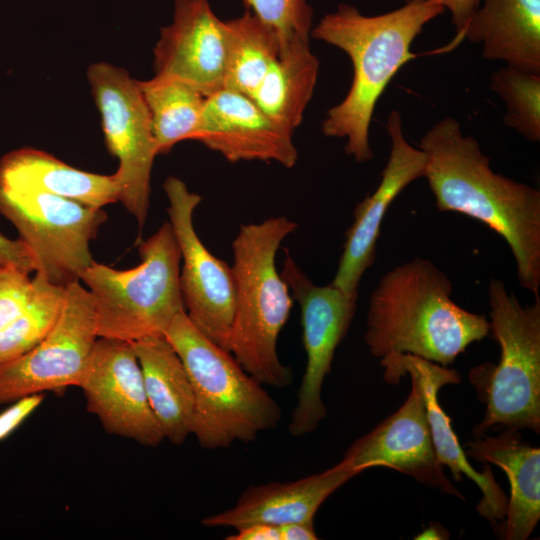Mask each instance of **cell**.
Masks as SVG:
<instances>
[{
    "label": "cell",
    "instance_id": "cell-12",
    "mask_svg": "<svg viewBox=\"0 0 540 540\" xmlns=\"http://www.w3.org/2000/svg\"><path fill=\"white\" fill-rule=\"evenodd\" d=\"M98 338L94 300L74 282L52 330L29 351L0 363V405L79 386Z\"/></svg>",
    "mask_w": 540,
    "mask_h": 540
},
{
    "label": "cell",
    "instance_id": "cell-22",
    "mask_svg": "<svg viewBox=\"0 0 540 540\" xmlns=\"http://www.w3.org/2000/svg\"><path fill=\"white\" fill-rule=\"evenodd\" d=\"M403 355L421 376L425 389L427 417L439 462L449 468L455 481H461L465 475L478 486L482 497L476 509L481 516L492 523L502 522L507 510L508 497L497 483L489 464H485L482 472L472 467L452 428L450 417L438 403L441 387L459 383L460 374L455 369L418 356Z\"/></svg>",
    "mask_w": 540,
    "mask_h": 540
},
{
    "label": "cell",
    "instance_id": "cell-15",
    "mask_svg": "<svg viewBox=\"0 0 540 540\" xmlns=\"http://www.w3.org/2000/svg\"><path fill=\"white\" fill-rule=\"evenodd\" d=\"M385 128L391 142L388 161L377 188L354 209V220L346 232L331 282L345 292H358L364 273L374 263L381 224L392 202L408 185L424 177L426 155L405 139L397 110L390 112Z\"/></svg>",
    "mask_w": 540,
    "mask_h": 540
},
{
    "label": "cell",
    "instance_id": "cell-7",
    "mask_svg": "<svg viewBox=\"0 0 540 540\" xmlns=\"http://www.w3.org/2000/svg\"><path fill=\"white\" fill-rule=\"evenodd\" d=\"M138 250L141 263L134 268L118 270L94 261L81 275L94 300L98 337L133 343L164 336L185 310L181 254L169 221Z\"/></svg>",
    "mask_w": 540,
    "mask_h": 540
},
{
    "label": "cell",
    "instance_id": "cell-14",
    "mask_svg": "<svg viewBox=\"0 0 540 540\" xmlns=\"http://www.w3.org/2000/svg\"><path fill=\"white\" fill-rule=\"evenodd\" d=\"M78 387L107 433L148 447L165 440L132 343L98 337Z\"/></svg>",
    "mask_w": 540,
    "mask_h": 540
},
{
    "label": "cell",
    "instance_id": "cell-17",
    "mask_svg": "<svg viewBox=\"0 0 540 540\" xmlns=\"http://www.w3.org/2000/svg\"><path fill=\"white\" fill-rule=\"evenodd\" d=\"M293 134L247 95L223 88L206 97L192 140L229 162L273 161L292 168L298 159Z\"/></svg>",
    "mask_w": 540,
    "mask_h": 540
},
{
    "label": "cell",
    "instance_id": "cell-19",
    "mask_svg": "<svg viewBox=\"0 0 540 540\" xmlns=\"http://www.w3.org/2000/svg\"><path fill=\"white\" fill-rule=\"evenodd\" d=\"M465 454L477 462L494 464L507 475L510 496L503 522V538L526 540L540 519V449L522 440L517 430L476 437Z\"/></svg>",
    "mask_w": 540,
    "mask_h": 540
},
{
    "label": "cell",
    "instance_id": "cell-9",
    "mask_svg": "<svg viewBox=\"0 0 540 540\" xmlns=\"http://www.w3.org/2000/svg\"><path fill=\"white\" fill-rule=\"evenodd\" d=\"M87 78L107 148L119 160L114 173L119 201L142 227L149 212L151 172L158 151L139 81L106 62L92 64Z\"/></svg>",
    "mask_w": 540,
    "mask_h": 540
},
{
    "label": "cell",
    "instance_id": "cell-5",
    "mask_svg": "<svg viewBox=\"0 0 540 540\" xmlns=\"http://www.w3.org/2000/svg\"><path fill=\"white\" fill-rule=\"evenodd\" d=\"M165 337L180 357L193 390L192 435L205 449L249 443L275 428L281 408L234 356L203 335L185 310L178 313Z\"/></svg>",
    "mask_w": 540,
    "mask_h": 540
},
{
    "label": "cell",
    "instance_id": "cell-20",
    "mask_svg": "<svg viewBox=\"0 0 540 540\" xmlns=\"http://www.w3.org/2000/svg\"><path fill=\"white\" fill-rule=\"evenodd\" d=\"M0 188L48 193L96 209L119 201L115 174L79 170L30 147L12 150L0 159Z\"/></svg>",
    "mask_w": 540,
    "mask_h": 540
},
{
    "label": "cell",
    "instance_id": "cell-26",
    "mask_svg": "<svg viewBox=\"0 0 540 540\" xmlns=\"http://www.w3.org/2000/svg\"><path fill=\"white\" fill-rule=\"evenodd\" d=\"M149 111L158 154L169 152L178 142L192 140L206 96L175 79L153 77L139 81Z\"/></svg>",
    "mask_w": 540,
    "mask_h": 540
},
{
    "label": "cell",
    "instance_id": "cell-8",
    "mask_svg": "<svg viewBox=\"0 0 540 540\" xmlns=\"http://www.w3.org/2000/svg\"><path fill=\"white\" fill-rule=\"evenodd\" d=\"M0 214L16 228L36 275L66 288L80 281L94 259L90 242L107 220L102 209L60 196L0 188Z\"/></svg>",
    "mask_w": 540,
    "mask_h": 540
},
{
    "label": "cell",
    "instance_id": "cell-34",
    "mask_svg": "<svg viewBox=\"0 0 540 540\" xmlns=\"http://www.w3.org/2000/svg\"><path fill=\"white\" fill-rule=\"evenodd\" d=\"M235 534L226 537L227 540H280L279 526L253 523L236 529Z\"/></svg>",
    "mask_w": 540,
    "mask_h": 540
},
{
    "label": "cell",
    "instance_id": "cell-32",
    "mask_svg": "<svg viewBox=\"0 0 540 540\" xmlns=\"http://www.w3.org/2000/svg\"><path fill=\"white\" fill-rule=\"evenodd\" d=\"M0 266L12 267L30 274L35 271L34 259L20 239H9L0 234Z\"/></svg>",
    "mask_w": 540,
    "mask_h": 540
},
{
    "label": "cell",
    "instance_id": "cell-21",
    "mask_svg": "<svg viewBox=\"0 0 540 540\" xmlns=\"http://www.w3.org/2000/svg\"><path fill=\"white\" fill-rule=\"evenodd\" d=\"M461 36L485 59L540 73V0H484Z\"/></svg>",
    "mask_w": 540,
    "mask_h": 540
},
{
    "label": "cell",
    "instance_id": "cell-33",
    "mask_svg": "<svg viewBox=\"0 0 540 540\" xmlns=\"http://www.w3.org/2000/svg\"><path fill=\"white\" fill-rule=\"evenodd\" d=\"M406 2L411 0H405ZM447 8L451 13V22L457 35L465 29L470 17L479 6V0H434Z\"/></svg>",
    "mask_w": 540,
    "mask_h": 540
},
{
    "label": "cell",
    "instance_id": "cell-29",
    "mask_svg": "<svg viewBox=\"0 0 540 540\" xmlns=\"http://www.w3.org/2000/svg\"><path fill=\"white\" fill-rule=\"evenodd\" d=\"M244 3L277 32L281 45L297 38H310L313 9L307 0H244Z\"/></svg>",
    "mask_w": 540,
    "mask_h": 540
},
{
    "label": "cell",
    "instance_id": "cell-36",
    "mask_svg": "<svg viewBox=\"0 0 540 540\" xmlns=\"http://www.w3.org/2000/svg\"><path fill=\"white\" fill-rule=\"evenodd\" d=\"M443 528H440L439 525L437 527L434 526V523L431 524L430 527L423 530L422 533H420L416 538L417 539H444L442 536L447 535L446 533H442Z\"/></svg>",
    "mask_w": 540,
    "mask_h": 540
},
{
    "label": "cell",
    "instance_id": "cell-35",
    "mask_svg": "<svg viewBox=\"0 0 540 540\" xmlns=\"http://www.w3.org/2000/svg\"><path fill=\"white\" fill-rule=\"evenodd\" d=\"M280 528V540H316L313 521L288 523Z\"/></svg>",
    "mask_w": 540,
    "mask_h": 540
},
{
    "label": "cell",
    "instance_id": "cell-10",
    "mask_svg": "<svg viewBox=\"0 0 540 540\" xmlns=\"http://www.w3.org/2000/svg\"><path fill=\"white\" fill-rule=\"evenodd\" d=\"M384 379L398 384L407 374L411 391L402 406L357 439L342 459L359 473L371 467H388L413 477L421 484L464 499L444 472L431 435L426 409L425 389L417 370L401 353L380 359Z\"/></svg>",
    "mask_w": 540,
    "mask_h": 540
},
{
    "label": "cell",
    "instance_id": "cell-25",
    "mask_svg": "<svg viewBox=\"0 0 540 540\" xmlns=\"http://www.w3.org/2000/svg\"><path fill=\"white\" fill-rule=\"evenodd\" d=\"M224 23L227 51L223 88L250 97L278 58L280 38L247 8L241 16Z\"/></svg>",
    "mask_w": 540,
    "mask_h": 540
},
{
    "label": "cell",
    "instance_id": "cell-27",
    "mask_svg": "<svg viewBox=\"0 0 540 540\" xmlns=\"http://www.w3.org/2000/svg\"><path fill=\"white\" fill-rule=\"evenodd\" d=\"M65 298L66 288L36 275L28 304L19 316L0 330V363L37 345L58 321Z\"/></svg>",
    "mask_w": 540,
    "mask_h": 540
},
{
    "label": "cell",
    "instance_id": "cell-30",
    "mask_svg": "<svg viewBox=\"0 0 540 540\" xmlns=\"http://www.w3.org/2000/svg\"><path fill=\"white\" fill-rule=\"evenodd\" d=\"M33 292L29 274L12 267L0 266V330L24 310Z\"/></svg>",
    "mask_w": 540,
    "mask_h": 540
},
{
    "label": "cell",
    "instance_id": "cell-13",
    "mask_svg": "<svg viewBox=\"0 0 540 540\" xmlns=\"http://www.w3.org/2000/svg\"><path fill=\"white\" fill-rule=\"evenodd\" d=\"M163 187L181 254L179 282L185 312L203 335L228 351L236 297L232 266L214 256L196 233L193 215L201 196L175 176L168 177Z\"/></svg>",
    "mask_w": 540,
    "mask_h": 540
},
{
    "label": "cell",
    "instance_id": "cell-23",
    "mask_svg": "<svg viewBox=\"0 0 540 540\" xmlns=\"http://www.w3.org/2000/svg\"><path fill=\"white\" fill-rule=\"evenodd\" d=\"M146 395L165 440L182 444L192 433L194 396L187 371L164 336L132 343Z\"/></svg>",
    "mask_w": 540,
    "mask_h": 540
},
{
    "label": "cell",
    "instance_id": "cell-6",
    "mask_svg": "<svg viewBox=\"0 0 540 540\" xmlns=\"http://www.w3.org/2000/svg\"><path fill=\"white\" fill-rule=\"evenodd\" d=\"M490 334L500 346L496 364L472 368L469 381L486 405L473 434L489 429L540 432V297L523 306L500 279L488 285Z\"/></svg>",
    "mask_w": 540,
    "mask_h": 540
},
{
    "label": "cell",
    "instance_id": "cell-1",
    "mask_svg": "<svg viewBox=\"0 0 540 540\" xmlns=\"http://www.w3.org/2000/svg\"><path fill=\"white\" fill-rule=\"evenodd\" d=\"M424 178L441 212L473 218L500 235L517 266L520 285L539 297L540 192L492 170L479 142L446 117L421 137Z\"/></svg>",
    "mask_w": 540,
    "mask_h": 540
},
{
    "label": "cell",
    "instance_id": "cell-11",
    "mask_svg": "<svg viewBox=\"0 0 540 540\" xmlns=\"http://www.w3.org/2000/svg\"><path fill=\"white\" fill-rule=\"evenodd\" d=\"M280 272L300 308L306 367L291 413L289 433L313 432L326 417L322 386L330 373L337 347L353 320L358 292H345L332 283L319 286L297 265L288 250Z\"/></svg>",
    "mask_w": 540,
    "mask_h": 540
},
{
    "label": "cell",
    "instance_id": "cell-4",
    "mask_svg": "<svg viewBox=\"0 0 540 540\" xmlns=\"http://www.w3.org/2000/svg\"><path fill=\"white\" fill-rule=\"evenodd\" d=\"M297 227L288 217L275 216L241 225L232 242L236 297L228 351L257 381L275 388H286L293 379L277 351L293 298L276 255Z\"/></svg>",
    "mask_w": 540,
    "mask_h": 540
},
{
    "label": "cell",
    "instance_id": "cell-18",
    "mask_svg": "<svg viewBox=\"0 0 540 540\" xmlns=\"http://www.w3.org/2000/svg\"><path fill=\"white\" fill-rule=\"evenodd\" d=\"M344 459L331 468L295 481L249 486L235 505L209 515L201 523L209 528L240 527L253 523L282 526L313 521L319 507L339 487L358 475Z\"/></svg>",
    "mask_w": 540,
    "mask_h": 540
},
{
    "label": "cell",
    "instance_id": "cell-2",
    "mask_svg": "<svg viewBox=\"0 0 540 540\" xmlns=\"http://www.w3.org/2000/svg\"><path fill=\"white\" fill-rule=\"evenodd\" d=\"M444 10L434 0H411L396 10L365 16L342 3L312 28L311 37L344 51L353 66L350 89L327 111L322 132L346 138L345 153L356 162L373 158L369 132L376 104L400 68L416 58L413 41Z\"/></svg>",
    "mask_w": 540,
    "mask_h": 540
},
{
    "label": "cell",
    "instance_id": "cell-28",
    "mask_svg": "<svg viewBox=\"0 0 540 540\" xmlns=\"http://www.w3.org/2000/svg\"><path fill=\"white\" fill-rule=\"evenodd\" d=\"M490 87L504 102L503 123L531 142L540 141V73L505 65L490 77Z\"/></svg>",
    "mask_w": 540,
    "mask_h": 540
},
{
    "label": "cell",
    "instance_id": "cell-3",
    "mask_svg": "<svg viewBox=\"0 0 540 540\" xmlns=\"http://www.w3.org/2000/svg\"><path fill=\"white\" fill-rule=\"evenodd\" d=\"M450 278L432 261L415 257L387 271L372 291L364 341L376 358L401 353L449 366L490 335L484 314L456 304Z\"/></svg>",
    "mask_w": 540,
    "mask_h": 540
},
{
    "label": "cell",
    "instance_id": "cell-16",
    "mask_svg": "<svg viewBox=\"0 0 540 540\" xmlns=\"http://www.w3.org/2000/svg\"><path fill=\"white\" fill-rule=\"evenodd\" d=\"M226 30L208 0H175L154 48V76L187 83L206 97L223 89Z\"/></svg>",
    "mask_w": 540,
    "mask_h": 540
},
{
    "label": "cell",
    "instance_id": "cell-31",
    "mask_svg": "<svg viewBox=\"0 0 540 540\" xmlns=\"http://www.w3.org/2000/svg\"><path fill=\"white\" fill-rule=\"evenodd\" d=\"M44 393L32 394L12 402L0 413V441L16 430L43 402Z\"/></svg>",
    "mask_w": 540,
    "mask_h": 540
},
{
    "label": "cell",
    "instance_id": "cell-24",
    "mask_svg": "<svg viewBox=\"0 0 540 540\" xmlns=\"http://www.w3.org/2000/svg\"><path fill=\"white\" fill-rule=\"evenodd\" d=\"M319 65L309 39H293L281 45L278 58L250 98L271 119L294 132L312 99Z\"/></svg>",
    "mask_w": 540,
    "mask_h": 540
}]
</instances>
